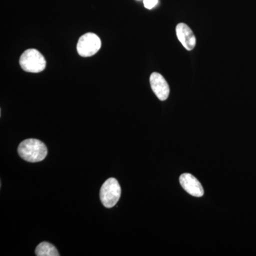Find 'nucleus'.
Wrapping results in <instances>:
<instances>
[{
    "mask_svg": "<svg viewBox=\"0 0 256 256\" xmlns=\"http://www.w3.org/2000/svg\"><path fill=\"white\" fill-rule=\"evenodd\" d=\"M20 156L28 162H38L46 158L48 150L44 143L36 139H26L18 146Z\"/></svg>",
    "mask_w": 256,
    "mask_h": 256,
    "instance_id": "1",
    "label": "nucleus"
},
{
    "mask_svg": "<svg viewBox=\"0 0 256 256\" xmlns=\"http://www.w3.org/2000/svg\"><path fill=\"white\" fill-rule=\"evenodd\" d=\"M150 82L153 92L160 100H165L170 95V87L163 76L159 73H152L150 78Z\"/></svg>",
    "mask_w": 256,
    "mask_h": 256,
    "instance_id": "5",
    "label": "nucleus"
},
{
    "mask_svg": "<svg viewBox=\"0 0 256 256\" xmlns=\"http://www.w3.org/2000/svg\"><path fill=\"white\" fill-rule=\"evenodd\" d=\"M101 47L100 38L94 33H87L79 38L77 50L82 57H90L95 55Z\"/></svg>",
    "mask_w": 256,
    "mask_h": 256,
    "instance_id": "4",
    "label": "nucleus"
},
{
    "mask_svg": "<svg viewBox=\"0 0 256 256\" xmlns=\"http://www.w3.org/2000/svg\"><path fill=\"white\" fill-rule=\"evenodd\" d=\"M121 195L120 185L114 178H109L102 185L100 192V198L104 206L112 208L119 201Z\"/></svg>",
    "mask_w": 256,
    "mask_h": 256,
    "instance_id": "3",
    "label": "nucleus"
},
{
    "mask_svg": "<svg viewBox=\"0 0 256 256\" xmlns=\"http://www.w3.org/2000/svg\"><path fill=\"white\" fill-rule=\"evenodd\" d=\"M20 64L24 72L40 73L46 68V62L44 56L35 48L25 50L20 58Z\"/></svg>",
    "mask_w": 256,
    "mask_h": 256,
    "instance_id": "2",
    "label": "nucleus"
},
{
    "mask_svg": "<svg viewBox=\"0 0 256 256\" xmlns=\"http://www.w3.org/2000/svg\"><path fill=\"white\" fill-rule=\"evenodd\" d=\"M37 256H60L58 250L54 246L48 242H42L38 244L35 250Z\"/></svg>",
    "mask_w": 256,
    "mask_h": 256,
    "instance_id": "8",
    "label": "nucleus"
},
{
    "mask_svg": "<svg viewBox=\"0 0 256 256\" xmlns=\"http://www.w3.org/2000/svg\"><path fill=\"white\" fill-rule=\"evenodd\" d=\"M176 36L186 50H192L196 45V37L186 24H178L176 28Z\"/></svg>",
    "mask_w": 256,
    "mask_h": 256,
    "instance_id": "7",
    "label": "nucleus"
},
{
    "mask_svg": "<svg viewBox=\"0 0 256 256\" xmlns=\"http://www.w3.org/2000/svg\"><path fill=\"white\" fill-rule=\"evenodd\" d=\"M143 2L146 9L151 10L158 4V0H143Z\"/></svg>",
    "mask_w": 256,
    "mask_h": 256,
    "instance_id": "9",
    "label": "nucleus"
},
{
    "mask_svg": "<svg viewBox=\"0 0 256 256\" xmlns=\"http://www.w3.org/2000/svg\"><path fill=\"white\" fill-rule=\"evenodd\" d=\"M180 182L184 190L193 196L201 197L204 194L203 186L195 176L188 173L182 174Z\"/></svg>",
    "mask_w": 256,
    "mask_h": 256,
    "instance_id": "6",
    "label": "nucleus"
}]
</instances>
